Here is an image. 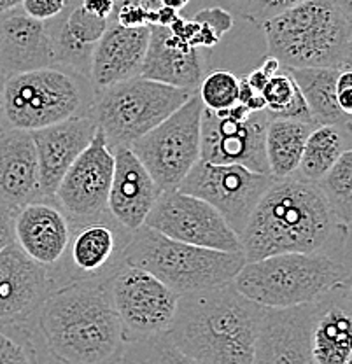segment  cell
<instances>
[{
    "label": "cell",
    "mask_w": 352,
    "mask_h": 364,
    "mask_svg": "<svg viewBox=\"0 0 352 364\" xmlns=\"http://www.w3.org/2000/svg\"><path fill=\"white\" fill-rule=\"evenodd\" d=\"M39 364H117L127 345L107 279L51 289L30 331Z\"/></svg>",
    "instance_id": "cell-1"
},
{
    "label": "cell",
    "mask_w": 352,
    "mask_h": 364,
    "mask_svg": "<svg viewBox=\"0 0 352 364\" xmlns=\"http://www.w3.org/2000/svg\"><path fill=\"white\" fill-rule=\"evenodd\" d=\"M245 263L284 252L349 249L340 223L316 182L298 176L274 179L238 235Z\"/></svg>",
    "instance_id": "cell-2"
},
{
    "label": "cell",
    "mask_w": 352,
    "mask_h": 364,
    "mask_svg": "<svg viewBox=\"0 0 352 364\" xmlns=\"http://www.w3.org/2000/svg\"><path fill=\"white\" fill-rule=\"evenodd\" d=\"M265 306L232 282L200 293L181 294L169 338L200 364H252Z\"/></svg>",
    "instance_id": "cell-3"
},
{
    "label": "cell",
    "mask_w": 352,
    "mask_h": 364,
    "mask_svg": "<svg viewBox=\"0 0 352 364\" xmlns=\"http://www.w3.org/2000/svg\"><path fill=\"white\" fill-rule=\"evenodd\" d=\"M235 287L265 309H287L324 299L351 287L349 249L284 252L249 261Z\"/></svg>",
    "instance_id": "cell-4"
},
{
    "label": "cell",
    "mask_w": 352,
    "mask_h": 364,
    "mask_svg": "<svg viewBox=\"0 0 352 364\" xmlns=\"http://www.w3.org/2000/svg\"><path fill=\"white\" fill-rule=\"evenodd\" d=\"M352 0H302L261 25L282 67L351 68Z\"/></svg>",
    "instance_id": "cell-5"
},
{
    "label": "cell",
    "mask_w": 352,
    "mask_h": 364,
    "mask_svg": "<svg viewBox=\"0 0 352 364\" xmlns=\"http://www.w3.org/2000/svg\"><path fill=\"white\" fill-rule=\"evenodd\" d=\"M123 261L149 272L179 296L225 286L245 264L242 252L184 244L146 225L132 231Z\"/></svg>",
    "instance_id": "cell-6"
},
{
    "label": "cell",
    "mask_w": 352,
    "mask_h": 364,
    "mask_svg": "<svg viewBox=\"0 0 352 364\" xmlns=\"http://www.w3.org/2000/svg\"><path fill=\"white\" fill-rule=\"evenodd\" d=\"M93 100L90 77L51 65L7 77L0 111L9 128L33 132L79 114H93Z\"/></svg>",
    "instance_id": "cell-7"
},
{
    "label": "cell",
    "mask_w": 352,
    "mask_h": 364,
    "mask_svg": "<svg viewBox=\"0 0 352 364\" xmlns=\"http://www.w3.org/2000/svg\"><path fill=\"white\" fill-rule=\"evenodd\" d=\"M195 93L137 75L95 90L93 117L112 149L130 147Z\"/></svg>",
    "instance_id": "cell-8"
},
{
    "label": "cell",
    "mask_w": 352,
    "mask_h": 364,
    "mask_svg": "<svg viewBox=\"0 0 352 364\" xmlns=\"http://www.w3.org/2000/svg\"><path fill=\"white\" fill-rule=\"evenodd\" d=\"M202 111L203 104L195 93L130 146L132 153L146 166L161 191L179 188L189 170L200 161Z\"/></svg>",
    "instance_id": "cell-9"
},
{
    "label": "cell",
    "mask_w": 352,
    "mask_h": 364,
    "mask_svg": "<svg viewBox=\"0 0 352 364\" xmlns=\"http://www.w3.org/2000/svg\"><path fill=\"white\" fill-rule=\"evenodd\" d=\"M107 286L127 341L169 331L179 294L161 280L142 268L123 263L107 277Z\"/></svg>",
    "instance_id": "cell-10"
},
{
    "label": "cell",
    "mask_w": 352,
    "mask_h": 364,
    "mask_svg": "<svg viewBox=\"0 0 352 364\" xmlns=\"http://www.w3.org/2000/svg\"><path fill=\"white\" fill-rule=\"evenodd\" d=\"M272 181L270 173L255 172L247 166L200 159L177 189L212 205L235 233L240 235Z\"/></svg>",
    "instance_id": "cell-11"
},
{
    "label": "cell",
    "mask_w": 352,
    "mask_h": 364,
    "mask_svg": "<svg viewBox=\"0 0 352 364\" xmlns=\"http://www.w3.org/2000/svg\"><path fill=\"white\" fill-rule=\"evenodd\" d=\"M268 116L235 104L225 111L203 107L200 119V159L207 163H235L268 173L265 132Z\"/></svg>",
    "instance_id": "cell-12"
},
{
    "label": "cell",
    "mask_w": 352,
    "mask_h": 364,
    "mask_svg": "<svg viewBox=\"0 0 352 364\" xmlns=\"http://www.w3.org/2000/svg\"><path fill=\"white\" fill-rule=\"evenodd\" d=\"M144 225L184 244L242 252L240 238L223 215L212 205L179 189L161 191Z\"/></svg>",
    "instance_id": "cell-13"
},
{
    "label": "cell",
    "mask_w": 352,
    "mask_h": 364,
    "mask_svg": "<svg viewBox=\"0 0 352 364\" xmlns=\"http://www.w3.org/2000/svg\"><path fill=\"white\" fill-rule=\"evenodd\" d=\"M70 242L62 259L49 268L53 286L81 279H107L123 264V249L132 231L111 214L90 221L70 223Z\"/></svg>",
    "instance_id": "cell-14"
},
{
    "label": "cell",
    "mask_w": 352,
    "mask_h": 364,
    "mask_svg": "<svg viewBox=\"0 0 352 364\" xmlns=\"http://www.w3.org/2000/svg\"><path fill=\"white\" fill-rule=\"evenodd\" d=\"M114 173V151L100 128L60 181L53 200L70 223L109 214L107 202Z\"/></svg>",
    "instance_id": "cell-15"
},
{
    "label": "cell",
    "mask_w": 352,
    "mask_h": 364,
    "mask_svg": "<svg viewBox=\"0 0 352 364\" xmlns=\"http://www.w3.org/2000/svg\"><path fill=\"white\" fill-rule=\"evenodd\" d=\"M53 287L48 268L30 259L16 242L0 250V329L32 331Z\"/></svg>",
    "instance_id": "cell-16"
},
{
    "label": "cell",
    "mask_w": 352,
    "mask_h": 364,
    "mask_svg": "<svg viewBox=\"0 0 352 364\" xmlns=\"http://www.w3.org/2000/svg\"><path fill=\"white\" fill-rule=\"evenodd\" d=\"M321 301L287 309H265L252 364H316L312 335Z\"/></svg>",
    "instance_id": "cell-17"
},
{
    "label": "cell",
    "mask_w": 352,
    "mask_h": 364,
    "mask_svg": "<svg viewBox=\"0 0 352 364\" xmlns=\"http://www.w3.org/2000/svg\"><path fill=\"white\" fill-rule=\"evenodd\" d=\"M97 128L93 114H79L62 123L30 132L39 161V186L43 198H53L62 177L92 142Z\"/></svg>",
    "instance_id": "cell-18"
},
{
    "label": "cell",
    "mask_w": 352,
    "mask_h": 364,
    "mask_svg": "<svg viewBox=\"0 0 352 364\" xmlns=\"http://www.w3.org/2000/svg\"><path fill=\"white\" fill-rule=\"evenodd\" d=\"M70 221L53 198L26 203L14 215V242L30 259L49 268L65 254L70 242Z\"/></svg>",
    "instance_id": "cell-19"
},
{
    "label": "cell",
    "mask_w": 352,
    "mask_h": 364,
    "mask_svg": "<svg viewBox=\"0 0 352 364\" xmlns=\"http://www.w3.org/2000/svg\"><path fill=\"white\" fill-rule=\"evenodd\" d=\"M114 173L109 191L107 210L124 230L135 231L144 226L161 189L149 176L146 166L132 153L130 147H116Z\"/></svg>",
    "instance_id": "cell-20"
},
{
    "label": "cell",
    "mask_w": 352,
    "mask_h": 364,
    "mask_svg": "<svg viewBox=\"0 0 352 364\" xmlns=\"http://www.w3.org/2000/svg\"><path fill=\"white\" fill-rule=\"evenodd\" d=\"M55 65L46 21L30 18L21 6L0 13V68L7 77Z\"/></svg>",
    "instance_id": "cell-21"
},
{
    "label": "cell",
    "mask_w": 352,
    "mask_h": 364,
    "mask_svg": "<svg viewBox=\"0 0 352 364\" xmlns=\"http://www.w3.org/2000/svg\"><path fill=\"white\" fill-rule=\"evenodd\" d=\"M151 26L128 28L109 21L107 30L93 48L90 62V81L95 90L141 75Z\"/></svg>",
    "instance_id": "cell-22"
},
{
    "label": "cell",
    "mask_w": 352,
    "mask_h": 364,
    "mask_svg": "<svg viewBox=\"0 0 352 364\" xmlns=\"http://www.w3.org/2000/svg\"><path fill=\"white\" fill-rule=\"evenodd\" d=\"M36 200H43V195L32 134L9 128L0 135V203L18 212Z\"/></svg>",
    "instance_id": "cell-23"
},
{
    "label": "cell",
    "mask_w": 352,
    "mask_h": 364,
    "mask_svg": "<svg viewBox=\"0 0 352 364\" xmlns=\"http://www.w3.org/2000/svg\"><path fill=\"white\" fill-rule=\"evenodd\" d=\"M351 326V287H343L321 299L312 335L316 364H352Z\"/></svg>",
    "instance_id": "cell-24"
},
{
    "label": "cell",
    "mask_w": 352,
    "mask_h": 364,
    "mask_svg": "<svg viewBox=\"0 0 352 364\" xmlns=\"http://www.w3.org/2000/svg\"><path fill=\"white\" fill-rule=\"evenodd\" d=\"M166 26H151L149 46L144 58L141 75L146 79L164 82L191 91H198L203 79V60L200 49H176L166 44Z\"/></svg>",
    "instance_id": "cell-25"
},
{
    "label": "cell",
    "mask_w": 352,
    "mask_h": 364,
    "mask_svg": "<svg viewBox=\"0 0 352 364\" xmlns=\"http://www.w3.org/2000/svg\"><path fill=\"white\" fill-rule=\"evenodd\" d=\"M282 67V65H281ZM304 95L312 119L317 124H351L349 114L336 104V77L343 68L282 67Z\"/></svg>",
    "instance_id": "cell-26"
},
{
    "label": "cell",
    "mask_w": 352,
    "mask_h": 364,
    "mask_svg": "<svg viewBox=\"0 0 352 364\" xmlns=\"http://www.w3.org/2000/svg\"><path fill=\"white\" fill-rule=\"evenodd\" d=\"M316 127L314 121L268 119L265 132V156L268 173L274 179L293 176L300 165L306 136Z\"/></svg>",
    "instance_id": "cell-27"
},
{
    "label": "cell",
    "mask_w": 352,
    "mask_h": 364,
    "mask_svg": "<svg viewBox=\"0 0 352 364\" xmlns=\"http://www.w3.org/2000/svg\"><path fill=\"white\" fill-rule=\"evenodd\" d=\"M351 149V124H319L310 132L294 176L317 182Z\"/></svg>",
    "instance_id": "cell-28"
},
{
    "label": "cell",
    "mask_w": 352,
    "mask_h": 364,
    "mask_svg": "<svg viewBox=\"0 0 352 364\" xmlns=\"http://www.w3.org/2000/svg\"><path fill=\"white\" fill-rule=\"evenodd\" d=\"M261 95L267 102L265 112H267L268 119L314 121L304 95L298 90L293 77L282 67L277 74L268 79Z\"/></svg>",
    "instance_id": "cell-29"
},
{
    "label": "cell",
    "mask_w": 352,
    "mask_h": 364,
    "mask_svg": "<svg viewBox=\"0 0 352 364\" xmlns=\"http://www.w3.org/2000/svg\"><path fill=\"white\" fill-rule=\"evenodd\" d=\"M329 208L340 223L351 228L352 221V151H346L335 165L316 182Z\"/></svg>",
    "instance_id": "cell-30"
},
{
    "label": "cell",
    "mask_w": 352,
    "mask_h": 364,
    "mask_svg": "<svg viewBox=\"0 0 352 364\" xmlns=\"http://www.w3.org/2000/svg\"><path fill=\"white\" fill-rule=\"evenodd\" d=\"M117 364H200L179 350L169 335L127 341Z\"/></svg>",
    "instance_id": "cell-31"
},
{
    "label": "cell",
    "mask_w": 352,
    "mask_h": 364,
    "mask_svg": "<svg viewBox=\"0 0 352 364\" xmlns=\"http://www.w3.org/2000/svg\"><path fill=\"white\" fill-rule=\"evenodd\" d=\"M238 81L230 70H214L202 79L196 93L206 109L225 111L238 104Z\"/></svg>",
    "instance_id": "cell-32"
},
{
    "label": "cell",
    "mask_w": 352,
    "mask_h": 364,
    "mask_svg": "<svg viewBox=\"0 0 352 364\" xmlns=\"http://www.w3.org/2000/svg\"><path fill=\"white\" fill-rule=\"evenodd\" d=\"M0 364H39L28 331L0 329Z\"/></svg>",
    "instance_id": "cell-33"
},
{
    "label": "cell",
    "mask_w": 352,
    "mask_h": 364,
    "mask_svg": "<svg viewBox=\"0 0 352 364\" xmlns=\"http://www.w3.org/2000/svg\"><path fill=\"white\" fill-rule=\"evenodd\" d=\"M300 2L302 0H247L244 4V16L261 26L265 21L286 13Z\"/></svg>",
    "instance_id": "cell-34"
},
{
    "label": "cell",
    "mask_w": 352,
    "mask_h": 364,
    "mask_svg": "<svg viewBox=\"0 0 352 364\" xmlns=\"http://www.w3.org/2000/svg\"><path fill=\"white\" fill-rule=\"evenodd\" d=\"M158 14L156 9L137 6V4H128V6L119 7L116 11L111 21L119 23V25L128 26V28H137V26H153L156 25Z\"/></svg>",
    "instance_id": "cell-35"
},
{
    "label": "cell",
    "mask_w": 352,
    "mask_h": 364,
    "mask_svg": "<svg viewBox=\"0 0 352 364\" xmlns=\"http://www.w3.org/2000/svg\"><path fill=\"white\" fill-rule=\"evenodd\" d=\"M20 6L30 18L49 21L65 9L67 0H21Z\"/></svg>",
    "instance_id": "cell-36"
},
{
    "label": "cell",
    "mask_w": 352,
    "mask_h": 364,
    "mask_svg": "<svg viewBox=\"0 0 352 364\" xmlns=\"http://www.w3.org/2000/svg\"><path fill=\"white\" fill-rule=\"evenodd\" d=\"M14 215L16 212L0 203V250L14 242Z\"/></svg>",
    "instance_id": "cell-37"
},
{
    "label": "cell",
    "mask_w": 352,
    "mask_h": 364,
    "mask_svg": "<svg viewBox=\"0 0 352 364\" xmlns=\"http://www.w3.org/2000/svg\"><path fill=\"white\" fill-rule=\"evenodd\" d=\"M82 9L90 14L102 18V20H112L114 16V0H78Z\"/></svg>",
    "instance_id": "cell-38"
},
{
    "label": "cell",
    "mask_w": 352,
    "mask_h": 364,
    "mask_svg": "<svg viewBox=\"0 0 352 364\" xmlns=\"http://www.w3.org/2000/svg\"><path fill=\"white\" fill-rule=\"evenodd\" d=\"M336 104H338L340 111L349 114L352 112V86L347 88H336Z\"/></svg>",
    "instance_id": "cell-39"
},
{
    "label": "cell",
    "mask_w": 352,
    "mask_h": 364,
    "mask_svg": "<svg viewBox=\"0 0 352 364\" xmlns=\"http://www.w3.org/2000/svg\"><path fill=\"white\" fill-rule=\"evenodd\" d=\"M244 79L249 82V86H251L252 90L261 93V91H263V88H265V85H267L268 79H270V77H268V75L265 74L261 68H255V70H252L249 75H245Z\"/></svg>",
    "instance_id": "cell-40"
},
{
    "label": "cell",
    "mask_w": 352,
    "mask_h": 364,
    "mask_svg": "<svg viewBox=\"0 0 352 364\" xmlns=\"http://www.w3.org/2000/svg\"><path fill=\"white\" fill-rule=\"evenodd\" d=\"M156 14H158L156 25H160V26H170L174 21L177 20V18H179V11L172 9V7H166V6L158 7Z\"/></svg>",
    "instance_id": "cell-41"
},
{
    "label": "cell",
    "mask_w": 352,
    "mask_h": 364,
    "mask_svg": "<svg viewBox=\"0 0 352 364\" xmlns=\"http://www.w3.org/2000/svg\"><path fill=\"white\" fill-rule=\"evenodd\" d=\"M128 4H137V6L149 7V9H158L161 6L160 0H114V13L119 7L128 6Z\"/></svg>",
    "instance_id": "cell-42"
},
{
    "label": "cell",
    "mask_w": 352,
    "mask_h": 364,
    "mask_svg": "<svg viewBox=\"0 0 352 364\" xmlns=\"http://www.w3.org/2000/svg\"><path fill=\"white\" fill-rule=\"evenodd\" d=\"M255 93H258V91L252 90L251 86H249V82L245 81L244 77H242L240 81H238V104L244 105L245 102H247L249 98H251Z\"/></svg>",
    "instance_id": "cell-43"
},
{
    "label": "cell",
    "mask_w": 352,
    "mask_h": 364,
    "mask_svg": "<svg viewBox=\"0 0 352 364\" xmlns=\"http://www.w3.org/2000/svg\"><path fill=\"white\" fill-rule=\"evenodd\" d=\"M245 107L249 109L251 112H260V111H265L267 109V102H265L263 95L261 93H255L251 98H249L247 102H245Z\"/></svg>",
    "instance_id": "cell-44"
},
{
    "label": "cell",
    "mask_w": 352,
    "mask_h": 364,
    "mask_svg": "<svg viewBox=\"0 0 352 364\" xmlns=\"http://www.w3.org/2000/svg\"><path fill=\"white\" fill-rule=\"evenodd\" d=\"M260 68L268 75V77H272V75H275L279 70H281V63H279V60H275L274 56H268Z\"/></svg>",
    "instance_id": "cell-45"
},
{
    "label": "cell",
    "mask_w": 352,
    "mask_h": 364,
    "mask_svg": "<svg viewBox=\"0 0 352 364\" xmlns=\"http://www.w3.org/2000/svg\"><path fill=\"white\" fill-rule=\"evenodd\" d=\"M160 4L161 6L172 7V9H176V11H181L188 6L189 0H160Z\"/></svg>",
    "instance_id": "cell-46"
},
{
    "label": "cell",
    "mask_w": 352,
    "mask_h": 364,
    "mask_svg": "<svg viewBox=\"0 0 352 364\" xmlns=\"http://www.w3.org/2000/svg\"><path fill=\"white\" fill-rule=\"evenodd\" d=\"M20 4H21V0H0V13L11 9V7L20 6Z\"/></svg>",
    "instance_id": "cell-47"
},
{
    "label": "cell",
    "mask_w": 352,
    "mask_h": 364,
    "mask_svg": "<svg viewBox=\"0 0 352 364\" xmlns=\"http://www.w3.org/2000/svg\"><path fill=\"white\" fill-rule=\"evenodd\" d=\"M7 81V75L4 74V70L0 68V102H2V93H4V86H6Z\"/></svg>",
    "instance_id": "cell-48"
},
{
    "label": "cell",
    "mask_w": 352,
    "mask_h": 364,
    "mask_svg": "<svg viewBox=\"0 0 352 364\" xmlns=\"http://www.w3.org/2000/svg\"><path fill=\"white\" fill-rule=\"evenodd\" d=\"M7 130H9V124H7L6 117H4L2 111H0V135H2L4 132H7Z\"/></svg>",
    "instance_id": "cell-49"
},
{
    "label": "cell",
    "mask_w": 352,
    "mask_h": 364,
    "mask_svg": "<svg viewBox=\"0 0 352 364\" xmlns=\"http://www.w3.org/2000/svg\"><path fill=\"white\" fill-rule=\"evenodd\" d=\"M233 2H237V4H245V2H247V0H233Z\"/></svg>",
    "instance_id": "cell-50"
}]
</instances>
